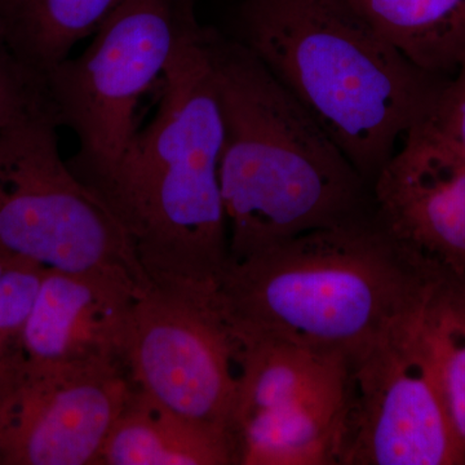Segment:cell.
<instances>
[{
	"label": "cell",
	"mask_w": 465,
	"mask_h": 465,
	"mask_svg": "<svg viewBox=\"0 0 465 465\" xmlns=\"http://www.w3.org/2000/svg\"><path fill=\"white\" fill-rule=\"evenodd\" d=\"M208 29L198 18L186 29L152 121L90 185L124 225L152 286L191 298L216 295L229 262L224 121Z\"/></svg>",
	"instance_id": "cell-1"
},
{
	"label": "cell",
	"mask_w": 465,
	"mask_h": 465,
	"mask_svg": "<svg viewBox=\"0 0 465 465\" xmlns=\"http://www.w3.org/2000/svg\"><path fill=\"white\" fill-rule=\"evenodd\" d=\"M223 121L229 262L375 215L372 188L246 47L208 30Z\"/></svg>",
	"instance_id": "cell-2"
},
{
	"label": "cell",
	"mask_w": 465,
	"mask_h": 465,
	"mask_svg": "<svg viewBox=\"0 0 465 465\" xmlns=\"http://www.w3.org/2000/svg\"><path fill=\"white\" fill-rule=\"evenodd\" d=\"M232 38L371 188L449 81L419 69L339 0H240Z\"/></svg>",
	"instance_id": "cell-3"
},
{
	"label": "cell",
	"mask_w": 465,
	"mask_h": 465,
	"mask_svg": "<svg viewBox=\"0 0 465 465\" xmlns=\"http://www.w3.org/2000/svg\"><path fill=\"white\" fill-rule=\"evenodd\" d=\"M440 284L407 258L374 215L229 262L219 300L242 333L351 363L423 308Z\"/></svg>",
	"instance_id": "cell-4"
},
{
	"label": "cell",
	"mask_w": 465,
	"mask_h": 465,
	"mask_svg": "<svg viewBox=\"0 0 465 465\" xmlns=\"http://www.w3.org/2000/svg\"><path fill=\"white\" fill-rule=\"evenodd\" d=\"M57 122L36 110L0 134V249L70 273L152 287L127 232L64 161Z\"/></svg>",
	"instance_id": "cell-5"
},
{
	"label": "cell",
	"mask_w": 465,
	"mask_h": 465,
	"mask_svg": "<svg viewBox=\"0 0 465 465\" xmlns=\"http://www.w3.org/2000/svg\"><path fill=\"white\" fill-rule=\"evenodd\" d=\"M200 0H125L81 54L43 78L58 127L79 149L70 167L87 185L112 173L137 133L140 100L166 72Z\"/></svg>",
	"instance_id": "cell-6"
},
{
	"label": "cell",
	"mask_w": 465,
	"mask_h": 465,
	"mask_svg": "<svg viewBox=\"0 0 465 465\" xmlns=\"http://www.w3.org/2000/svg\"><path fill=\"white\" fill-rule=\"evenodd\" d=\"M238 333L242 372L226 432L232 465H341L351 362Z\"/></svg>",
	"instance_id": "cell-7"
},
{
	"label": "cell",
	"mask_w": 465,
	"mask_h": 465,
	"mask_svg": "<svg viewBox=\"0 0 465 465\" xmlns=\"http://www.w3.org/2000/svg\"><path fill=\"white\" fill-rule=\"evenodd\" d=\"M242 353L243 341L220 304L219 291L191 298L152 286L134 300L124 354L134 387L226 440Z\"/></svg>",
	"instance_id": "cell-8"
},
{
	"label": "cell",
	"mask_w": 465,
	"mask_h": 465,
	"mask_svg": "<svg viewBox=\"0 0 465 465\" xmlns=\"http://www.w3.org/2000/svg\"><path fill=\"white\" fill-rule=\"evenodd\" d=\"M425 305L351 363L341 465H464L425 333Z\"/></svg>",
	"instance_id": "cell-9"
},
{
	"label": "cell",
	"mask_w": 465,
	"mask_h": 465,
	"mask_svg": "<svg viewBox=\"0 0 465 465\" xmlns=\"http://www.w3.org/2000/svg\"><path fill=\"white\" fill-rule=\"evenodd\" d=\"M133 382L121 363L0 362V465H97Z\"/></svg>",
	"instance_id": "cell-10"
},
{
	"label": "cell",
	"mask_w": 465,
	"mask_h": 465,
	"mask_svg": "<svg viewBox=\"0 0 465 465\" xmlns=\"http://www.w3.org/2000/svg\"><path fill=\"white\" fill-rule=\"evenodd\" d=\"M375 219L403 253L439 283H465V161L423 124L372 185Z\"/></svg>",
	"instance_id": "cell-11"
},
{
	"label": "cell",
	"mask_w": 465,
	"mask_h": 465,
	"mask_svg": "<svg viewBox=\"0 0 465 465\" xmlns=\"http://www.w3.org/2000/svg\"><path fill=\"white\" fill-rule=\"evenodd\" d=\"M127 284L87 273L47 268L18 351L54 363H121L134 300Z\"/></svg>",
	"instance_id": "cell-12"
},
{
	"label": "cell",
	"mask_w": 465,
	"mask_h": 465,
	"mask_svg": "<svg viewBox=\"0 0 465 465\" xmlns=\"http://www.w3.org/2000/svg\"><path fill=\"white\" fill-rule=\"evenodd\" d=\"M97 465H232L222 434L170 411L133 385Z\"/></svg>",
	"instance_id": "cell-13"
},
{
	"label": "cell",
	"mask_w": 465,
	"mask_h": 465,
	"mask_svg": "<svg viewBox=\"0 0 465 465\" xmlns=\"http://www.w3.org/2000/svg\"><path fill=\"white\" fill-rule=\"evenodd\" d=\"M419 69L451 78L465 58V0H339Z\"/></svg>",
	"instance_id": "cell-14"
},
{
	"label": "cell",
	"mask_w": 465,
	"mask_h": 465,
	"mask_svg": "<svg viewBox=\"0 0 465 465\" xmlns=\"http://www.w3.org/2000/svg\"><path fill=\"white\" fill-rule=\"evenodd\" d=\"M125 0H0V42L36 78L72 56Z\"/></svg>",
	"instance_id": "cell-15"
},
{
	"label": "cell",
	"mask_w": 465,
	"mask_h": 465,
	"mask_svg": "<svg viewBox=\"0 0 465 465\" xmlns=\"http://www.w3.org/2000/svg\"><path fill=\"white\" fill-rule=\"evenodd\" d=\"M424 329L450 427L465 465V296L440 284L424 309Z\"/></svg>",
	"instance_id": "cell-16"
},
{
	"label": "cell",
	"mask_w": 465,
	"mask_h": 465,
	"mask_svg": "<svg viewBox=\"0 0 465 465\" xmlns=\"http://www.w3.org/2000/svg\"><path fill=\"white\" fill-rule=\"evenodd\" d=\"M45 269L23 260L0 278V362L20 348L24 326Z\"/></svg>",
	"instance_id": "cell-17"
},
{
	"label": "cell",
	"mask_w": 465,
	"mask_h": 465,
	"mask_svg": "<svg viewBox=\"0 0 465 465\" xmlns=\"http://www.w3.org/2000/svg\"><path fill=\"white\" fill-rule=\"evenodd\" d=\"M42 109L50 110L41 79L20 65L0 42V134Z\"/></svg>",
	"instance_id": "cell-18"
},
{
	"label": "cell",
	"mask_w": 465,
	"mask_h": 465,
	"mask_svg": "<svg viewBox=\"0 0 465 465\" xmlns=\"http://www.w3.org/2000/svg\"><path fill=\"white\" fill-rule=\"evenodd\" d=\"M421 124L465 161V58Z\"/></svg>",
	"instance_id": "cell-19"
},
{
	"label": "cell",
	"mask_w": 465,
	"mask_h": 465,
	"mask_svg": "<svg viewBox=\"0 0 465 465\" xmlns=\"http://www.w3.org/2000/svg\"><path fill=\"white\" fill-rule=\"evenodd\" d=\"M20 262H23V259L15 258V256L9 255L7 251L0 249V278Z\"/></svg>",
	"instance_id": "cell-20"
},
{
	"label": "cell",
	"mask_w": 465,
	"mask_h": 465,
	"mask_svg": "<svg viewBox=\"0 0 465 465\" xmlns=\"http://www.w3.org/2000/svg\"><path fill=\"white\" fill-rule=\"evenodd\" d=\"M459 289L461 290V292H463V295L465 296V283L463 284V286L459 287Z\"/></svg>",
	"instance_id": "cell-21"
}]
</instances>
